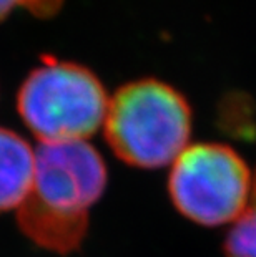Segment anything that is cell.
I'll return each mask as SVG.
<instances>
[{
  "label": "cell",
  "instance_id": "cell-1",
  "mask_svg": "<svg viewBox=\"0 0 256 257\" xmlns=\"http://www.w3.org/2000/svg\"><path fill=\"white\" fill-rule=\"evenodd\" d=\"M103 123L120 160L151 169L170 165L188 146L192 111L175 88L145 78L122 86L108 100Z\"/></svg>",
  "mask_w": 256,
  "mask_h": 257
},
{
  "label": "cell",
  "instance_id": "cell-2",
  "mask_svg": "<svg viewBox=\"0 0 256 257\" xmlns=\"http://www.w3.org/2000/svg\"><path fill=\"white\" fill-rule=\"evenodd\" d=\"M108 108L103 85L83 65L45 58L27 75L17 93V111L43 143L89 138Z\"/></svg>",
  "mask_w": 256,
  "mask_h": 257
},
{
  "label": "cell",
  "instance_id": "cell-3",
  "mask_svg": "<svg viewBox=\"0 0 256 257\" xmlns=\"http://www.w3.org/2000/svg\"><path fill=\"white\" fill-rule=\"evenodd\" d=\"M172 201L190 221L203 226L235 222L251 204V174L231 148L187 146L173 161L168 179Z\"/></svg>",
  "mask_w": 256,
  "mask_h": 257
},
{
  "label": "cell",
  "instance_id": "cell-4",
  "mask_svg": "<svg viewBox=\"0 0 256 257\" xmlns=\"http://www.w3.org/2000/svg\"><path fill=\"white\" fill-rule=\"evenodd\" d=\"M107 186L100 153L83 140L47 141L35 151L30 196L53 209L87 212Z\"/></svg>",
  "mask_w": 256,
  "mask_h": 257
},
{
  "label": "cell",
  "instance_id": "cell-5",
  "mask_svg": "<svg viewBox=\"0 0 256 257\" xmlns=\"http://www.w3.org/2000/svg\"><path fill=\"white\" fill-rule=\"evenodd\" d=\"M19 226L32 242L52 252L68 254L78 249L87 234V212L53 209L29 196L19 207Z\"/></svg>",
  "mask_w": 256,
  "mask_h": 257
},
{
  "label": "cell",
  "instance_id": "cell-6",
  "mask_svg": "<svg viewBox=\"0 0 256 257\" xmlns=\"http://www.w3.org/2000/svg\"><path fill=\"white\" fill-rule=\"evenodd\" d=\"M35 153L15 131L0 128V211L20 207L34 186Z\"/></svg>",
  "mask_w": 256,
  "mask_h": 257
},
{
  "label": "cell",
  "instance_id": "cell-7",
  "mask_svg": "<svg viewBox=\"0 0 256 257\" xmlns=\"http://www.w3.org/2000/svg\"><path fill=\"white\" fill-rule=\"evenodd\" d=\"M228 257H256V207H249L233 224L225 242Z\"/></svg>",
  "mask_w": 256,
  "mask_h": 257
},
{
  "label": "cell",
  "instance_id": "cell-8",
  "mask_svg": "<svg viewBox=\"0 0 256 257\" xmlns=\"http://www.w3.org/2000/svg\"><path fill=\"white\" fill-rule=\"evenodd\" d=\"M63 0H0V22L5 20L15 9H25L39 19L53 17Z\"/></svg>",
  "mask_w": 256,
  "mask_h": 257
},
{
  "label": "cell",
  "instance_id": "cell-9",
  "mask_svg": "<svg viewBox=\"0 0 256 257\" xmlns=\"http://www.w3.org/2000/svg\"><path fill=\"white\" fill-rule=\"evenodd\" d=\"M251 204L256 207V178L253 181V193H251Z\"/></svg>",
  "mask_w": 256,
  "mask_h": 257
}]
</instances>
